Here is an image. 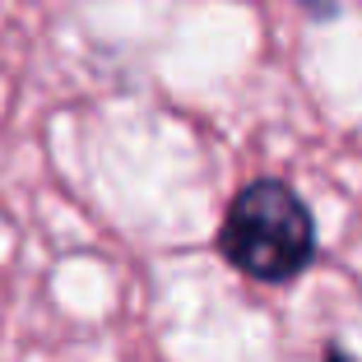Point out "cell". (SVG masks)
<instances>
[{
    "instance_id": "obj_1",
    "label": "cell",
    "mask_w": 362,
    "mask_h": 362,
    "mask_svg": "<svg viewBox=\"0 0 362 362\" xmlns=\"http://www.w3.org/2000/svg\"><path fill=\"white\" fill-rule=\"evenodd\" d=\"M218 256L251 284H298L320 256L311 204L284 177H256L228 200L218 223Z\"/></svg>"
},
{
    "instance_id": "obj_2",
    "label": "cell",
    "mask_w": 362,
    "mask_h": 362,
    "mask_svg": "<svg viewBox=\"0 0 362 362\" xmlns=\"http://www.w3.org/2000/svg\"><path fill=\"white\" fill-rule=\"evenodd\" d=\"M325 362H358V358L344 353V344H325Z\"/></svg>"
}]
</instances>
